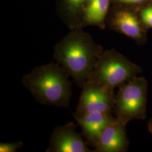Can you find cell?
<instances>
[{
    "mask_svg": "<svg viewBox=\"0 0 152 152\" xmlns=\"http://www.w3.org/2000/svg\"><path fill=\"white\" fill-rule=\"evenodd\" d=\"M101 55V50L92 37L81 28H77L56 44L54 57L77 86L82 87Z\"/></svg>",
    "mask_w": 152,
    "mask_h": 152,
    "instance_id": "cell-1",
    "label": "cell"
},
{
    "mask_svg": "<svg viewBox=\"0 0 152 152\" xmlns=\"http://www.w3.org/2000/svg\"><path fill=\"white\" fill-rule=\"evenodd\" d=\"M68 76L58 63H51L33 68L22 82L38 103L66 108L72 94Z\"/></svg>",
    "mask_w": 152,
    "mask_h": 152,
    "instance_id": "cell-2",
    "label": "cell"
},
{
    "mask_svg": "<svg viewBox=\"0 0 152 152\" xmlns=\"http://www.w3.org/2000/svg\"><path fill=\"white\" fill-rule=\"evenodd\" d=\"M137 65L114 51H108L101 55L92 74L87 81L98 83L113 91L135 77L138 72Z\"/></svg>",
    "mask_w": 152,
    "mask_h": 152,
    "instance_id": "cell-3",
    "label": "cell"
},
{
    "mask_svg": "<svg viewBox=\"0 0 152 152\" xmlns=\"http://www.w3.org/2000/svg\"><path fill=\"white\" fill-rule=\"evenodd\" d=\"M120 87L113 107L116 118L126 124L130 120L144 118L147 103L146 80L135 76Z\"/></svg>",
    "mask_w": 152,
    "mask_h": 152,
    "instance_id": "cell-4",
    "label": "cell"
},
{
    "mask_svg": "<svg viewBox=\"0 0 152 152\" xmlns=\"http://www.w3.org/2000/svg\"><path fill=\"white\" fill-rule=\"evenodd\" d=\"M82 88L79 102L73 114L75 118L92 112L111 113L115 98L113 91L91 81H87Z\"/></svg>",
    "mask_w": 152,
    "mask_h": 152,
    "instance_id": "cell-5",
    "label": "cell"
},
{
    "mask_svg": "<svg viewBox=\"0 0 152 152\" xmlns=\"http://www.w3.org/2000/svg\"><path fill=\"white\" fill-rule=\"evenodd\" d=\"M82 134L76 130L73 122L56 127L53 131L46 152H92Z\"/></svg>",
    "mask_w": 152,
    "mask_h": 152,
    "instance_id": "cell-6",
    "label": "cell"
},
{
    "mask_svg": "<svg viewBox=\"0 0 152 152\" xmlns=\"http://www.w3.org/2000/svg\"><path fill=\"white\" fill-rule=\"evenodd\" d=\"M124 123L114 118L102 131L94 152H125L128 140Z\"/></svg>",
    "mask_w": 152,
    "mask_h": 152,
    "instance_id": "cell-7",
    "label": "cell"
},
{
    "mask_svg": "<svg viewBox=\"0 0 152 152\" xmlns=\"http://www.w3.org/2000/svg\"><path fill=\"white\" fill-rule=\"evenodd\" d=\"M81 127L82 135L87 143L95 148L104 127L114 120L111 113L92 112L80 118H75Z\"/></svg>",
    "mask_w": 152,
    "mask_h": 152,
    "instance_id": "cell-8",
    "label": "cell"
},
{
    "mask_svg": "<svg viewBox=\"0 0 152 152\" xmlns=\"http://www.w3.org/2000/svg\"><path fill=\"white\" fill-rule=\"evenodd\" d=\"M109 5V0H88L83 12V26H102Z\"/></svg>",
    "mask_w": 152,
    "mask_h": 152,
    "instance_id": "cell-9",
    "label": "cell"
},
{
    "mask_svg": "<svg viewBox=\"0 0 152 152\" xmlns=\"http://www.w3.org/2000/svg\"><path fill=\"white\" fill-rule=\"evenodd\" d=\"M113 25L119 32L135 39L141 38V27L136 16L130 12L121 11L114 16Z\"/></svg>",
    "mask_w": 152,
    "mask_h": 152,
    "instance_id": "cell-10",
    "label": "cell"
},
{
    "mask_svg": "<svg viewBox=\"0 0 152 152\" xmlns=\"http://www.w3.org/2000/svg\"><path fill=\"white\" fill-rule=\"evenodd\" d=\"M87 1L88 0H64L65 10L73 20V29L81 28V23L78 21Z\"/></svg>",
    "mask_w": 152,
    "mask_h": 152,
    "instance_id": "cell-11",
    "label": "cell"
},
{
    "mask_svg": "<svg viewBox=\"0 0 152 152\" xmlns=\"http://www.w3.org/2000/svg\"><path fill=\"white\" fill-rule=\"evenodd\" d=\"M23 143L22 141H18L14 143H0V152H16L17 149L23 147Z\"/></svg>",
    "mask_w": 152,
    "mask_h": 152,
    "instance_id": "cell-12",
    "label": "cell"
},
{
    "mask_svg": "<svg viewBox=\"0 0 152 152\" xmlns=\"http://www.w3.org/2000/svg\"><path fill=\"white\" fill-rule=\"evenodd\" d=\"M140 15L144 24L148 27L152 28V13L147 10L145 8L141 11Z\"/></svg>",
    "mask_w": 152,
    "mask_h": 152,
    "instance_id": "cell-13",
    "label": "cell"
},
{
    "mask_svg": "<svg viewBox=\"0 0 152 152\" xmlns=\"http://www.w3.org/2000/svg\"><path fill=\"white\" fill-rule=\"evenodd\" d=\"M118 1L124 3H128V4H135V3H139L144 1V0H118Z\"/></svg>",
    "mask_w": 152,
    "mask_h": 152,
    "instance_id": "cell-14",
    "label": "cell"
},
{
    "mask_svg": "<svg viewBox=\"0 0 152 152\" xmlns=\"http://www.w3.org/2000/svg\"><path fill=\"white\" fill-rule=\"evenodd\" d=\"M146 9H147V10H148L149 12H151V13H152V6L148 7H147Z\"/></svg>",
    "mask_w": 152,
    "mask_h": 152,
    "instance_id": "cell-15",
    "label": "cell"
},
{
    "mask_svg": "<svg viewBox=\"0 0 152 152\" xmlns=\"http://www.w3.org/2000/svg\"><path fill=\"white\" fill-rule=\"evenodd\" d=\"M150 128H151V131H152V122H151V126H150Z\"/></svg>",
    "mask_w": 152,
    "mask_h": 152,
    "instance_id": "cell-16",
    "label": "cell"
}]
</instances>
